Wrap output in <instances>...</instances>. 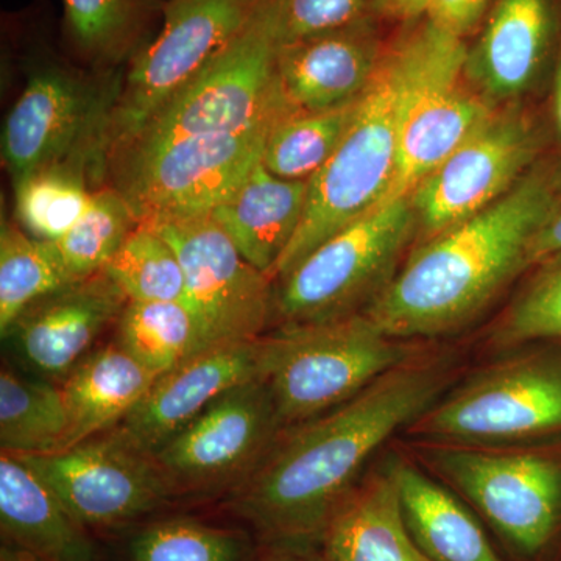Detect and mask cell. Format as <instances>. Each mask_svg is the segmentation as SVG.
Segmentation results:
<instances>
[{
	"label": "cell",
	"instance_id": "cell-1",
	"mask_svg": "<svg viewBox=\"0 0 561 561\" xmlns=\"http://www.w3.org/2000/svg\"><path fill=\"white\" fill-rule=\"evenodd\" d=\"M445 379V365L411 359L353 400L291 426L236 491V512L276 537L327 526L373 454L437 402Z\"/></svg>",
	"mask_w": 561,
	"mask_h": 561
},
{
	"label": "cell",
	"instance_id": "cell-2",
	"mask_svg": "<svg viewBox=\"0 0 561 561\" xmlns=\"http://www.w3.org/2000/svg\"><path fill=\"white\" fill-rule=\"evenodd\" d=\"M560 202L561 172L530 169L489 208L421 242L364 312L400 341L457 330L527 267L530 243Z\"/></svg>",
	"mask_w": 561,
	"mask_h": 561
},
{
	"label": "cell",
	"instance_id": "cell-3",
	"mask_svg": "<svg viewBox=\"0 0 561 561\" xmlns=\"http://www.w3.org/2000/svg\"><path fill=\"white\" fill-rule=\"evenodd\" d=\"M468 50L463 38L427 18L389 49L400 106L397 173L383 203L411 197L494 113L489 99L470 88Z\"/></svg>",
	"mask_w": 561,
	"mask_h": 561
},
{
	"label": "cell",
	"instance_id": "cell-4",
	"mask_svg": "<svg viewBox=\"0 0 561 561\" xmlns=\"http://www.w3.org/2000/svg\"><path fill=\"white\" fill-rule=\"evenodd\" d=\"M412 356V346L356 312L261 337L260 375L280 426L291 427L353 400Z\"/></svg>",
	"mask_w": 561,
	"mask_h": 561
},
{
	"label": "cell",
	"instance_id": "cell-5",
	"mask_svg": "<svg viewBox=\"0 0 561 561\" xmlns=\"http://www.w3.org/2000/svg\"><path fill=\"white\" fill-rule=\"evenodd\" d=\"M400 80L389 50L331 160L309 180L300 228L276 265L284 278L308 254L386 202L397 173Z\"/></svg>",
	"mask_w": 561,
	"mask_h": 561
},
{
	"label": "cell",
	"instance_id": "cell-6",
	"mask_svg": "<svg viewBox=\"0 0 561 561\" xmlns=\"http://www.w3.org/2000/svg\"><path fill=\"white\" fill-rule=\"evenodd\" d=\"M279 0H262L247 27L147 125L128 164L191 136L238 131L284 105L276 87Z\"/></svg>",
	"mask_w": 561,
	"mask_h": 561
},
{
	"label": "cell",
	"instance_id": "cell-7",
	"mask_svg": "<svg viewBox=\"0 0 561 561\" xmlns=\"http://www.w3.org/2000/svg\"><path fill=\"white\" fill-rule=\"evenodd\" d=\"M416 236L411 197L383 203L343 228L279 279L275 311L284 327L364 312L397 275Z\"/></svg>",
	"mask_w": 561,
	"mask_h": 561
},
{
	"label": "cell",
	"instance_id": "cell-8",
	"mask_svg": "<svg viewBox=\"0 0 561 561\" xmlns=\"http://www.w3.org/2000/svg\"><path fill=\"white\" fill-rule=\"evenodd\" d=\"M262 0H165L157 38L140 47L122 81L108 154L125 153L161 110L247 27Z\"/></svg>",
	"mask_w": 561,
	"mask_h": 561
},
{
	"label": "cell",
	"instance_id": "cell-9",
	"mask_svg": "<svg viewBox=\"0 0 561 561\" xmlns=\"http://www.w3.org/2000/svg\"><path fill=\"white\" fill-rule=\"evenodd\" d=\"M286 103L238 131L191 136L127 165L119 190L139 224L208 217L261 161L265 140Z\"/></svg>",
	"mask_w": 561,
	"mask_h": 561
},
{
	"label": "cell",
	"instance_id": "cell-10",
	"mask_svg": "<svg viewBox=\"0 0 561 561\" xmlns=\"http://www.w3.org/2000/svg\"><path fill=\"white\" fill-rule=\"evenodd\" d=\"M116 95L60 66L36 69L3 125V164L14 186L58 165L103 162Z\"/></svg>",
	"mask_w": 561,
	"mask_h": 561
},
{
	"label": "cell",
	"instance_id": "cell-11",
	"mask_svg": "<svg viewBox=\"0 0 561 561\" xmlns=\"http://www.w3.org/2000/svg\"><path fill=\"white\" fill-rule=\"evenodd\" d=\"M538 135L522 111H494L411 194L423 241L456 227L508 194L530 172Z\"/></svg>",
	"mask_w": 561,
	"mask_h": 561
},
{
	"label": "cell",
	"instance_id": "cell-12",
	"mask_svg": "<svg viewBox=\"0 0 561 561\" xmlns=\"http://www.w3.org/2000/svg\"><path fill=\"white\" fill-rule=\"evenodd\" d=\"M150 227L179 254L187 306L210 345L261 339L275 311L271 276L247 262L209 216Z\"/></svg>",
	"mask_w": 561,
	"mask_h": 561
},
{
	"label": "cell",
	"instance_id": "cell-13",
	"mask_svg": "<svg viewBox=\"0 0 561 561\" xmlns=\"http://www.w3.org/2000/svg\"><path fill=\"white\" fill-rule=\"evenodd\" d=\"M443 440L511 442L561 426V373L516 360L482 373L413 421Z\"/></svg>",
	"mask_w": 561,
	"mask_h": 561
},
{
	"label": "cell",
	"instance_id": "cell-14",
	"mask_svg": "<svg viewBox=\"0 0 561 561\" xmlns=\"http://www.w3.org/2000/svg\"><path fill=\"white\" fill-rule=\"evenodd\" d=\"M279 427L267 383L253 379L213 402L153 460L171 491L206 490L253 470Z\"/></svg>",
	"mask_w": 561,
	"mask_h": 561
},
{
	"label": "cell",
	"instance_id": "cell-15",
	"mask_svg": "<svg viewBox=\"0 0 561 561\" xmlns=\"http://www.w3.org/2000/svg\"><path fill=\"white\" fill-rule=\"evenodd\" d=\"M81 526H114L146 515L172 493L153 459L106 434L46 456H18Z\"/></svg>",
	"mask_w": 561,
	"mask_h": 561
},
{
	"label": "cell",
	"instance_id": "cell-16",
	"mask_svg": "<svg viewBox=\"0 0 561 561\" xmlns=\"http://www.w3.org/2000/svg\"><path fill=\"white\" fill-rule=\"evenodd\" d=\"M446 478L519 551L548 542L561 505V471L534 454H497L451 448L437 454Z\"/></svg>",
	"mask_w": 561,
	"mask_h": 561
},
{
	"label": "cell",
	"instance_id": "cell-17",
	"mask_svg": "<svg viewBox=\"0 0 561 561\" xmlns=\"http://www.w3.org/2000/svg\"><path fill=\"white\" fill-rule=\"evenodd\" d=\"M261 339L209 346L154 381L138 408L108 432L153 459L225 393L261 378Z\"/></svg>",
	"mask_w": 561,
	"mask_h": 561
},
{
	"label": "cell",
	"instance_id": "cell-18",
	"mask_svg": "<svg viewBox=\"0 0 561 561\" xmlns=\"http://www.w3.org/2000/svg\"><path fill=\"white\" fill-rule=\"evenodd\" d=\"M127 305L105 272L77 280L32 305L5 337L39 378L65 379Z\"/></svg>",
	"mask_w": 561,
	"mask_h": 561
},
{
	"label": "cell",
	"instance_id": "cell-19",
	"mask_svg": "<svg viewBox=\"0 0 561 561\" xmlns=\"http://www.w3.org/2000/svg\"><path fill=\"white\" fill-rule=\"evenodd\" d=\"M383 57L375 18L280 43L276 87L290 111H323L359 101Z\"/></svg>",
	"mask_w": 561,
	"mask_h": 561
},
{
	"label": "cell",
	"instance_id": "cell-20",
	"mask_svg": "<svg viewBox=\"0 0 561 561\" xmlns=\"http://www.w3.org/2000/svg\"><path fill=\"white\" fill-rule=\"evenodd\" d=\"M551 35V0H496L468 50V80L489 101L516 98L537 76Z\"/></svg>",
	"mask_w": 561,
	"mask_h": 561
},
{
	"label": "cell",
	"instance_id": "cell-21",
	"mask_svg": "<svg viewBox=\"0 0 561 561\" xmlns=\"http://www.w3.org/2000/svg\"><path fill=\"white\" fill-rule=\"evenodd\" d=\"M308 190L309 181L279 179L260 161L209 217L247 262L273 279L300 228Z\"/></svg>",
	"mask_w": 561,
	"mask_h": 561
},
{
	"label": "cell",
	"instance_id": "cell-22",
	"mask_svg": "<svg viewBox=\"0 0 561 561\" xmlns=\"http://www.w3.org/2000/svg\"><path fill=\"white\" fill-rule=\"evenodd\" d=\"M158 378L117 343L88 354L62 379L68 432L61 451L116 430Z\"/></svg>",
	"mask_w": 561,
	"mask_h": 561
},
{
	"label": "cell",
	"instance_id": "cell-23",
	"mask_svg": "<svg viewBox=\"0 0 561 561\" xmlns=\"http://www.w3.org/2000/svg\"><path fill=\"white\" fill-rule=\"evenodd\" d=\"M2 530L41 561H94V548L65 505L13 454L0 456Z\"/></svg>",
	"mask_w": 561,
	"mask_h": 561
},
{
	"label": "cell",
	"instance_id": "cell-24",
	"mask_svg": "<svg viewBox=\"0 0 561 561\" xmlns=\"http://www.w3.org/2000/svg\"><path fill=\"white\" fill-rule=\"evenodd\" d=\"M331 561H432L405 526L390 472L350 491L327 524Z\"/></svg>",
	"mask_w": 561,
	"mask_h": 561
},
{
	"label": "cell",
	"instance_id": "cell-25",
	"mask_svg": "<svg viewBox=\"0 0 561 561\" xmlns=\"http://www.w3.org/2000/svg\"><path fill=\"white\" fill-rule=\"evenodd\" d=\"M413 540L432 561H502L479 523L449 491L408 463L389 470Z\"/></svg>",
	"mask_w": 561,
	"mask_h": 561
},
{
	"label": "cell",
	"instance_id": "cell-26",
	"mask_svg": "<svg viewBox=\"0 0 561 561\" xmlns=\"http://www.w3.org/2000/svg\"><path fill=\"white\" fill-rule=\"evenodd\" d=\"M117 345L157 376L209 348L186 302L127 301L117 319Z\"/></svg>",
	"mask_w": 561,
	"mask_h": 561
},
{
	"label": "cell",
	"instance_id": "cell-27",
	"mask_svg": "<svg viewBox=\"0 0 561 561\" xmlns=\"http://www.w3.org/2000/svg\"><path fill=\"white\" fill-rule=\"evenodd\" d=\"M68 411L61 387L39 376L0 373V446L13 456L61 451Z\"/></svg>",
	"mask_w": 561,
	"mask_h": 561
},
{
	"label": "cell",
	"instance_id": "cell-28",
	"mask_svg": "<svg viewBox=\"0 0 561 561\" xmlns=\"http://www.w3.org/2000/svg\"><path fill=\"white\" fill-rule=\"evenodd\" d=\"M357 102L323 111L284 110L265 140L262 164L279 179L311 180L341 146Z\"/></svg>",
	"mask_w": 561,
	"mask_h": 561
},
{
	"label": "cell",
	"instance_id": "cell-29",
	"mask_svg": "<svg viewBox=\"0 0 561 561\" xmlns=\"http://www.w3.org/2000/svg\"><path fill=\"white\" fill-rule=\"evenodd\" d=\"M77 283L54 242L41 241L10 224L0 232V334L36 301Z\"/></svg>",
	"mask_w": 561,
	"mask_h": 561
},
{
	"label": "cell",
	"instance_id": "cell-30",
	"mask_svg": "<svg viewBox=\"0 0 561 561\" xmlns=\"http://www.w3.org/2000/svg\"><path fill=\"white\" fill-rule=\"evenodd\" d=\"M138 225L124 192L105 187L92 192L90 206L60 241L54 242L55 249L70 278L88 279L105 271Z\"/></svg>",
	"mask_w": 561,
	"mask_h": 561
},
{
	"label": "cell",
	"instance_id": "cell-31",
	"mask_svg": "<svg viewBox=\"0 0 561 561\" xmlns=\"http://www.w3.org/2000/svg\"><path fill=\"white\" fill-rule=\"evenodd\" d=\"M103 272L127 301L187 305L186 278L179 254L150 225L139 224Z\"/></svg>",
	"mask_w": 561,
	"mask_h": 561
},
{
	"label": "cell",
	"instance_id": "cell-32",
	"mask_svg": "<svg viewBox=\"0 0 561 561\" xmlns=\"http://www.w3.org/2000/svg\"><path fill=\"white\" fill-rule=\"evenodd\" d=\"M70 43L83 57L114 61L138 46L154 0H62Z\"/></svg>",
	"mask_w": 561,
	"mask_h": 561
},
{
	"label": "cell",
	"instance_id": "cell-33",
	"mask_svg": "<svg viewBox=\"0 0 561 561\" xmlns=\"http://www.w3.org/2000/svg\"><path fill=\"white\" fill-rule=\"evenodd\" d=\"M84 175L87 169L58 165L16 184V219L24 231L41 241H60L90 206Z\"/></svg>",
	"mask_w": 561,
	"mask_h": 561
},
{
	"label": "cell",
	"instance_id": "cell-34",
	"mask_svg": "<svg viewBox=\"0 0 561 561\" xmlns=\"http://www.w3.org/2000/svg\"><path fill=\"white\" fill-rule=\"evenodd\" d=\"M545 262L494 332L500 345L561 339V251Z\"/></svg>",
	"mask_w": 561,
	"mask_h": 561
},
{
	"label": "cell",
	"instance_id": "cell-35",
	"mask_svg": "<svg viewBox=\"0 0 561 561\" xmlns=\"http://www.w3.org/2000/svg\"><path fill=\"white\" fill-rule=\"evenodd\" d=\"M133 561H236L239 542L230 531L171 519L158 523L136 538Z\"/></svg>",
	"mask_w": 561,
	"mask_h": 561
},
{
	"label": "cell",
	"instance_id": "cell-36",
	"mask_svg": "<svg viewBox=\"0 0 561 561\" xmlns=\"http://www.w3.org/2000/svg\"><path fill=\"white\" fill-rule=\"evenodd\" d=\"M381 7L382 0H279L280 43L370 20Z\"/></svg>",
	"mask_w": 561,
	"mask_h": 561
},
{
	"label": "cell",
	"instance_id": "cell-37",
	"mask_svg": "<svg viewBox=\"0 0 561 561\" xmlns=\"http://www.w3.org/2000/svg\"><path fill=\"white\" fill-rule=\"evenodd\" d=\"M489 5L490 0H434L426 18L443 31L465 39L478 27Z\"/></svg>",
	"mask_w": 561,
	"mask_h": 561
},
{
	"label": "cell",
	"instance_id": "cell-38",
	"mask_svg": "<svg viewBox=\"0 0 561 561\" xmlns=\"http://www.w3.org/2000/svg\"><path fill=\"white\" fill-rule=\"evenodd\" d=\"M561 251V202L535 236L527 253V267L545 262Z\"/></svg>",
	"mask_w": 561,
	"mask_h": 561
},
{
	"label": "cell",
	"instance_id": "cell-39",
	"mask_svg": "<svg viewBox=\"0 0 561 561\" xmlns=\"http://www.w3.org/2000/svg\"><path fill=\"white\" fill-rule=\"evenodd\" d=\"M434 0H382L381 13L401 21H419L426 18Z\"/></svg>",
	"mask_w": 561,
	"mask_h": 561
},
{
	"label": "cell",
	"instance_id": "cell-40",
	"mask_svg": "<svg viewBox=\"0 0 561 561\" xmlns=\"http://www.w3.org/2000/svg\"><path fill=\"white\" fill-rule=\"evenodd\" d=\"M553 113H556L557 127L561 133V51L559 66H557L556 84H553Z\"/></svg>",
	"mask_w": 561,
	"mask_h": 561
},
{
	"label": "cell",
	"instance_id": "cell-41",
	"mask_svg": "<svg viewBox=\"0 0 561 561\" xmlns=\"http://www.w3.org/2000/svg\"><path fill=\"white\" fill-rule=\"evenodd\" d=\"M276 561H298V560H276Z\"/></svg>",
	"mask_w": 561,
	"mask_h": 561
}]
</instances>
